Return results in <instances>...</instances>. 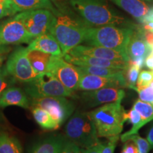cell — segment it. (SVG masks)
I'll return each instance as SVG.
<instances>
[{"instance_id":"277c9868","label":"cell","mask_w":153,"mask_h":153,"mask_svg":"<svg viewBox=\"0 0 153 153\" xmlns=\"http://www.w3.org/2000/svg\"><path fill=\"white\" fill-rule=\"evenodd\" d=\"M121 101L104 104L88 112L95 124L99 137H113L120 135L123 131L126 112Z\"/></svg>"},{"instance_id":"836d02e7","label":"cell","mask_w":153,"mask_h":153,"mask_svg":"<svg viewBox=\"0 0 153 153\" xmlns=\"http://www.w3.org/2000/svg\"><path fill=\"white\" fill-rule=\"evenodd\" d=\"M60 153H82V150L77 145L68 139Z\"/></svg>"},{"instance_id":"9c48e42d","label":"cell","mask_w":153,"mask_h":153,"mask_svg":"<svg viewBox=\"0 0 153 153\" xmlns=\"http://www.w3.org/2000/svg\"><path fill=\"white\" fill-rule=\"evenodd\" d=\"M28 53V48H17L11 53L6 63V69L16 81L28 83L37 76L30 65Z\"/></svg>"},{"instance_id":"30bf717a","label":"cell","mask_w":153,"mask_h":153,"mask_svg":"<svg viewBox=\"0 0 153 153\" xmlns=\"http://www.w3.org/2000/svg\"><path fill=\"white\" fill-rule=\"evenodd\" d=\"M30 106L40 107L47 111L60 126L71 116L74 110L73 103L63 97L31 99Z\"/></svg>"},{"instance_id":"ab89813d","label":"cell","mask_w":153,"mask_h":153,"mask_svg":"<svg viewBox=\"0 0 153 153\" xmlns=\"http://www.w3.org/2000/svg\"><path fill=\"white\" fill-rule=\"evenodd\" d=\"M9 51H10V48L9 47H7V45H0V55L7 53Z\"/></svg>"},{"instance_id":"ee69618b","label":"cell","mask_w":153,"mask_h":153,"mask_svg":"<svg viewBox=\"0 0 153 153\" xmlns=\"http://www.w3.org/2000/svg\"><path fill=\"white\" fill-rule=\"evenodd\" d=\"M149 55H150L151 57H153V48H152V51H151V52H150V53Z\"/></svg>"},{"instance_id":"603a6c76","label":"cell","mask_w":153,"mask_h":153,"mask_svg":"<svg viewBox=\"0 0 153 153\" xmlns=\"http://www.w3.org/2000/svg\"><path fill=\"white\" fill-rule=\"evenodd\" d=\"M30 108L34 119L42 128L45 130H56L60 127V125L53 119L47 111L35 106H30Z\"/></svg>"},{"instance_id":"9a60e30c","label":"cell","mask_w":153,"mask_h":153,"mask_svg":"<svg viewBox=\"0 0 153 153\" xmlns=\"http://www.w3.org/2000/svg\"><path fill=\"white\" fill-rule=\"evenodd\" d=\"M63 58L67 62L76 66H93L100 67V68L122 69V70H126L128 67V62L127 61L110 60L107 59L89 56H72L70 54L65 55Z\"/></svg>"},{"instance_id":"1f68e13d","label":"cell","mask_w":153,"mask_h":153,"mask_svg":"<svg viewBox=\"0 0 153 153\" xmlns=\"http://www.w3.org/2000/svg\"><path fill=\"white\" fill-rule=\"evenodd\" d=\"M153 79V72L148 70H142L140 72L136 84V88L148 86ZM135 88V89H136Z\"/></svg>"},{"instance_id":"52a82bcc","label":"cell","mask_w":153,"mask_h":153,"mask_svg":"<svg viewBox=\"0 0 153 153\" xmlns=\"http://www.w3.org/2000/svg\"><path fill=\"white\" fill-rule=\"evenodd\" d=\"M46 71L53 74L70 91L74 92L78 90L82 72L77 66L67 62L63 57L52 55Z\"/></svg>"},{"instance_id":"7c38bea8","label":"cell","mask_w":153,"mask_h":153,"mask_svg":"<svg viewBox=\"0 0 153 153\" xmlns=\"http://www.w3.org/2000/svg\"><path fill=\"white\" fill-rule=\"evenodd\" d=\"M125 91L121 88L105 87L92 91H85L82 93L81 98L83 104L89 108H93L99 105L123 100Z\"/></svg>"},{"instance_id":"7dc6e473","label":"cell","mask_w":153,"mask_h":153,"mask_svg":"<svg viewBox=\"0 0 153 153\" xmlns=\"http://www.w3.org/2000/svg\"><path fill=\"white\" fill-rule=\"evenodd\" d=\"M51 1H55V0H51Z\"/></svg>"},{"instance_id":"44dd1931","label":"cell","mask_w":153,"mask_h":153,"mask_svg":"<svg viewBox=\"0 0 153 153\" xmlns=\"http://www.w3.org/2000/svg\"><path fill=\"white\" fill-rule=\"evenodd\" d=\"M134 18L140 21L148 13L150 8L141 0H111Z\"/></svg>"},{"instance_id":"5bb4252c","label":"cell","mask_w":153,"mask_h":153,"mask_svg":"<svg viewBox=\"0 0 153 153\" xmlns=\"http://www.w3.org/2000/svg\"><path fill=\"white\" fill-rule=\"evenodd\" d=\"M105 87L123 89V88L128 87L125 79H118L116 77H104V76L82 73L79 86H78V90L85 91H92Z\"/></svg>"},{"instance_id":"cb8c5ba5","label":"cell","mask_w":153,"mask_h":153,"mask_svg":"<svg viewBox=\"0 0 153 153\" xmlns=\"http://www.w3.org/2000/svg\"><path fill=\"white\" fill-rule=\"evenodd\" d=\"M52 55L38 51L28 50V57L36 75L46 71L48 65Z\"/></svg>"},{"instance_id":"f546056e","label":"cell","mask_w":153,"mask_h":153,"mask_svg":"<svg viewBox=\"0 0 153 153\" xmlns=\"http://www.w3.org/2000/svg\"><path fill=\"white\" fill-rule=\"evenodd\" d=\"M128 140H131L136 144L139 153H148L149 151L151 150L150 145L148 140L141 137L137 133L130 135L127 137L126 141H127Z\"/></svg>"},{"instance_id":"484cf974","label":"cell","mask_w":153,"mask_h":153,"mask_svg":"<svg viewBox=\"0 0 153 153\" xmlns=\"http://www.w3.org/2000/svg\"><path fill=\"white\" fill-rule=\"evenodd\" d=\"M126 121L129 120L130 123H131L132 125H133V128L129 131L126 132V133L123 134L120 137V140H121V141L123 143L126 142L127 137H129L130 135L137 133L139 129L141 128L143 126L142 118H141L140 115L139 113L136 110L134 109L133 108H132V109L130 110L128 113H126Z\"/></svg>"},{"instance_id":"6da1fadb","label":"cell","mask_w":153,"mask_h":153,"mask_svg":"<svg viewBox=\"0 0 153 153\" xmlns=\"http://www.w3.org/2000/svg\"><path fill=\"white\" fill-rule=\"evenodd\" d=\"M69 2L89 27L106 25L135 26L115 11L106 0H69Z\"/></svg>"},{"instance_id":"4316f807","label":"cell","mask_w":153,"mask_h":153,"mask_svg":"<svg viewBox=\"0 0 153 153\" xmlns=\"http://www.w3.org/2000/svg\"><path fill=\"white\" fill-rule=\"evenodd\" d=\"M133 108L140 115L143 126L153 120V104L138 99L134 103Z\"/></svg>"},{"instance_id":"b9f144b4","label":"cell","mask_w":153,"mask_h":153,"mask_svg":"<svg viewBox=\"0 0 153 153\" xmlns=\"http://www.w3.org/2000/svg\"><path fill=\"white\" fill-rule=\"evenodd\" d=\"M4 59V56H2V55H0V68H1V65H2Z\"/></svg>"},{"instance_id":"8fae6325","label":"cell","mask_w":153,"mask_h":153,"mask_svg":"<svg viewBox=\"0 0 153 153\" xmlns=\"http://www.w3.org/2000/svg\"><path fill=\"white\" fill-rule=\"evenodd\" d=\"M33 38L26 30L24 25L16 16L0 24V45H19L29 43Z\"/></svg>"},{"instance_id":"8d00e7d4","label":"cell","mask_w":153,"mask_h":153,"mask_svg":"<svg viewBox=\"0 0 153 153\" xmlns=\"http://www.w3.org/2000/svg\"><path fill=\"white\" fill-rule=\"evenodd\" d=\"M103 146H104V143L99 142L98 144L91 148L82 149V153H101Z\"/></svg>"},{"instance_id":"7bdbcfd3","label":"cell","mask_w":153,"mask_h":153,"mask_svg":"<svg viewBox=\"0 0 153 153\" xmlns=\"http://www.w3.org/2000/svg\"><path fill=\"white\" fill-rule=\"evenodd\" d=\"M7 0H0V4H7Z\"/></svg>"},{"instance_id":"c3c4849f","label":"cell","mask_w":153,"mask_h":153,"mask_svg":"<svg viewBox=\"0 0 153 153\" xmlns=\"http://www.w3.org/2000/svg\"><path fill=\"white\" fill-rule=\"evenodd\" d=\"M148 1H151V0H148Z\"/></svg>"},{"instance_id":"d4e9b609","label":"cell","mask_w":153,"mask_h":153,"mask_svg":"<svg viewBox=\"0 0 153 153\" xmlns=\"http://www.w3.org/2000/svg\"><path fill=\"white\" fill-rule=\"evenodd\" d=\"M0 153H23L21 143L16 137L0 131Z\"/></svg>"},{"instance_id":"d6986e66","label":"cell","mask_w":153,"mask_h":153,"mask_svg":"<svg viewBox=\"0 0 153 153\" xmlns=\"http://www.w3.org/2000/svg\"><path fill=\"white\" fill-rule=\"evenodd\" d=\"M67 140L61 135L50 136L34 145L29 153H60Z\"/></svg>"},{"instance_id":"e575fe53","label":"cell","mask_w":153,"mask_h":153,"mask_svg":"<svg viewBox=\"0 0 153 153\" xmlns=\"http://www.w3.org/2000/svg\"><path fill=\"white\" fill-rule=\"evenodd\" d=\"M123 150L126 153H139L136 144L131 140H128L127 141L124 142Z\"/></svg>"},{"instance_id":"e0dca14e","label":"cell","mask_w":153,"mask_h":153,"mask_svg":"<svg viewBox=\"0 0 153 153\" xmlns=\"http://www.w3.org/2000/svg\"><path fill=\"white\" fill-rule=\"evenodd\" d=\"M28 49L41 51L53 56L63 57L60 45L51 33H44L34 38L29 43Z\"/></svg>"},{"instance_id":"3957f363","label":"cell","mask_w":153,"mask_h":153,"mask_svg":"<svg viewBox=\"0 0 153 153\" xmlns=\"http://www.w3.org/2000/svg\"><path fill=\"white\" fill-rule=\"evenodd\" d=\"M87 27L84 22L57 13L54 15L50 33L56 39L64 56L84 42Z\"/></svg>"},{"instance_id":"74e56055","label":"cell","mask_w":153,"mask_h":153,"mask_svg":"<svg viewBox=\"0 0 153 153\" xmlns=\"http://www.w3.org/2000/svg\"><path fill=\"white\" fill-rule=\"evenodd\" d=\"M144 29V28H143ZM144 36L145 41H146L148 45L152 48H153V33L150 31V30L144 29Z\"/></svg>"},{"instance_id":"f6af8a7d","label":"cell","mask_w":153,"mask_h":153,"mask_svg":"<svg viewBox=\"0 0 153 153\" xmlns=\"http://www.w3.org/2000/svg\"><path fill=\"white\" fill-rule=\"evenodd\" d=\"M150 86H151V87H153V79H152V81L150 82V85H149Z\"/></svg>"},{"instance_id":"ffe728a7","label":"cell","mask_w":153,"mask_h":153,"mask_svg":"<svg viewBox=\"0 0 153 153\" xmlns=\"http://www.w3.org/2000/svg\"><path fill=\"white\" fill-rule=\"evenodd\" d=\"M7 4L15 14L40 9H48L54 13L56 12L51 0H7Z\"/></svg>"},{"instance_id":"7402d4cb","label":"cell","mask_w":153,"mask_h":153,"mask_svg":"<svg viewBox=\"0 0 153 153\" xmlns=\"http://www.w3.org/2000/svg\"><path fill=\"white\" fill-rule=\"evenodd\" d=\"M82 73L93 74L104 77H116L118 79H125V70L116 68H100L93 66H77Z\"/></svg>"},{"instance_id":"2e32d148","label":"cell","mask_w":153,"mask_h":153,"mask_svg":"<svg viewBox=\"0 0 153 153\" xmlns=\"http://www.w3.org/2000/svg\"><path fill=\"white\" fill-rule=\"evenodd\" d=\"M152 48L148 45L145 41L143 28L135 26L130 38L127 47V54L129 60L146 57L150 54Z\"/></svg>"},{"instance_id":"d590c367","label":"cell","mask_w":153,"mask_h":153,"mask_svg":"<svg viewBox=\"0 0 153 153\" xmlns=\"http://www.w3.org/2000/svg\"><path fill=\"white\" fill-rule=\"evenodd\" d=\"M14 14H15L14 11L9 7L8 4H0V19Z\"/></svg>"},{"instance_id":"bcb514c9","label":"cell","mask_w":153,"mask_h":153,"mask_svg":"<svg viewBox=\"0 0 153 153\" xmlns=\"http://www.w3.org/2000/svg\"><path fill=\"white\" fill-rule=\"evenodd\" d=\"M121 153H126V152H125V151H124V150H122V152H121Z\"/></svg>"},{"instance_id":"7a4b0ae2","label":"cell","mask_w":153,"mask_h":153,"mask_svg":"<svg viewBox=\"0 0 153 153\" xmlns=\"http://www.w3.org/2000/svg\"><path fill=\"white\" fill-rule=\"evenodd\" d=\"M135 26L106 25L97 27L88 26L84 42L93 46L116 50L128 56V44Z\"/></svg>"},{"instance_id":"83f0119b","label":"cell","mask_w":153,"mask_h":153,"mask_svg":"<svg viewBox=\"0 0 153 153\" xmlns=\"http://www.w3.org/2000/svg\"><path fill=\"white\" fill-rule=\"evenodd\" d=\"M140 74V69L137 67L130 65L125 70L124 76L127 83V87L135 90L136 88V84Z\"/></svg>"},{"instance_id":"60d3db41","label":"cell","mask_w":153,"mask_h":153,"mask_svg":"<svg viewBox=\"0 0 153 153\" xmlns=\"http://www.w3.org/2000/svg\"><path fill=\"white\" fill-rule=\"evenodd\" d=\"M143 28L145 30H150V31L152 32L153 33V22H148V23H147V24H145Z\"/></svg>"},{"instance_id":"ba28073f","label":"cell","mask_w":153,"mask_h":153,"mask_svg":"<svg viewBox=\"0 0 153 153\" xmlns=\"http://www.w3.org/2000/svg\"><path fill=\"white\" fill-rule=\"evenodd\" d=\"M16 16L23 23L33 39L44 33H50L54 14L45 9L20 12Z\"/></svg>"},{"instance_id":"f1b7e54d","label":"cell","mask_w":153,"mask_h":153,"mask_svg":"<svg viewBox=\"0 0 153 153\" xmlns=\"http://www.w3.org/2000/svg\"><path fill=\"white\" fill-rule=\"evenodd\" d=\"M16 79L9 73L6 67L0 68V97L7 88L12 87Z\"/></svg>"},{"instance_id":"681fc988","label":"cell","mask_w":153,"mask_h":153,"mask_svg":"<svg viewBox=\"0 0 153 153\" xmlns=\"http://www.w3.org/2000/svg\"><path fill=\"white\" fill-rule=\"evenodd\" d=\"M152 72H153V70H152Z\"/></svg>"},{"instance_id":"f35d334b","label":"cell","mask_w":153,"mask_h":153,"mask_svg":"<svg viewBox=\"0 0 153 153\" xmlns=\"http://www.w3.org/2000/svg\"><path fill=\"white\" fill-rule=\"evenodd\" d=\"M147 140L150 143L151 149H153V124L149 129L148 135H147Z\"/></svg>"},{"instance_id":"4fadbf2b","label":"cell","mask_w":153,"mask_h":153,"mask_svg":"<svg viewBox=\"0 0 153 153\" xmlns=\"http://www.w3.org/2000/svg\"><path fill=\"white\" fill-rule=\"evenodd\" d=\"M68 54L72 56H89L110 60L129 61V57L120 51L93 45H79L72 48Z\"/></svg>"},{"instance_id":"5b68a950","label":"cell","mask_w":153,"mask_h":153,"mask_svg":"<svg viewBox=\"0 0 153 153\" xmlns=\"http://www.w3.org/2000/svg\"><path fill=\"white\" fill-rule=\"evenodd\" d=\"M66 137L83 149L94 146L100 142L95 124L88 112L77 111L65 127Z\"/></svg>"},{"instance_id":"ac0fdd59","label":"cell","mask_w":153,"mask_h":153,"mask_svg":"<svg viewBox=\"0 0 153 153\" xmlns=\"http://www.w3.org/2000/svg\"><path fill=\"white\" fill-rule=\"evenodd\" d=\"M9 106H17L27 109L30 108V102L27 95L22 89L10 87L4 90L0 97V108Z\"/></svg>"},{"instance_id":"4dcf8cb0","label":"cell","mask_w":153,"mask_h":153,"mask_svg":"<svg viewBox=\"0 0 153 153\" xmlns=\"http://www.w3.org/2000/svg\"><path fill=\"white\" fill-rule=\"evenodd\" d=\"M135 91L138 93L140 100L153 104V87L151 86L136 88Z\"/></svg>"},{"instance_id":"d6a6232c","label":"cell","mask_w":153,"mask_h":153,"mask_svg":"<svg viewBox=\"0 0 153 153\" xmlns=\"http://www.w3.org/2000/svg\"><path fill=\"white\" fill-rule=\"evenodd\" d=\"M120 135L108 137V142L106 143H104V146L101 150V153H114Z\"/></svg>"},{"instance_id":"8992f818","label":"cell","mask_w":153,"mask_h":153,"mask_svg":"<svg viewBox=\"0 0 153 153\" xmlns=\"http://www.w3.org/2000/svg\"><path fill=\"white\" fill-rule=\"evenodd\" d=\"M26 84L25 90L31 99L49 97H75L74 92L67 89L53 74L48 71L38 74Z\"/></svg>"}]
</instances>
